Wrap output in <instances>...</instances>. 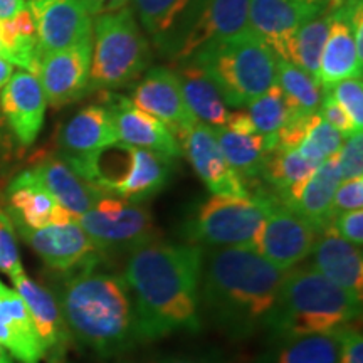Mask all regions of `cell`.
Returning <instances> with one entry per match:
<instances>
[{
  "label": "cell",
  "mask_w": 363,
  "mask_h": 363,
  "mask_svg": "<svg viewBox=\"0 0 363 363\" xmlns=\"http://www.w3.org/2000/svg\"><path fill=\"white\" fill-rule=\"evenodd\" d=\"M203 251L155 239L128 254L121 276L133 299L140 343L201 331Z\"/></svg>",
  "instance_id": "cell-1"
},
{
  "label": "cell",
  "mask_w": 363,
  "mask_h": 363,
  "mask_svg": "<svg viewBox=\"0 0 363 363\" xmlns=\"http://www.w3.org/2000/svg\"><path fill=\"white\" fill-rule=\"evenodd\" d=\"M286 271L249 247L203 251L201 315L227 338L262 333L278 306Z\"/></svg>",
  "instance_id": "cell-2"
},
{
  "label": "cell",
  "mask_w": 363,
  "mask_h": 363,
  "mask_svg": "<svg viewBox=\"0 0 363 363\" xmlns=\"http://www.w3.org/2000/svg\"><path fill=\"white\" fill-rule=\"evenodd\" d=\"M103 259L65 272L57 303L72 340L111 360L138 345L131 293L123 276L103 267Z\"/></svg>",
  "instance_id": "cell-3"
},
{
  "label": "cell",
  "mask_w": 363,
  "mask_h": 363,
  "mask_svg": "<svg viewBox=\"0 0 363 363\" xmlns=\"http://www.w3.org/2000/svg\"><path fill=\"white\" fill-rule=\"evenodd\" d=\"M362 316V303L311 266L286 271L279 301L266 328L269 342L335 333Z\"/></svg>",
  "instance_id": "cell-4"
},
{
  "label": "cell",
  "mask_w": 363,
  "mask_h": 363,
  "mask_svg": "<svg viewBox=\"0 0 363 363\" xmlns=\"http://www.w3.org/2000/svg\"><path fill=\"white\" fill-rule=\"evenodd\" d=\"M65 162L98 192L143 203L169 185L175 158L116 142Z\"/></svg>",
  "instance_id": "cell-5"
},
{
  "label": "cell",
  "mask_w": 363,
  "mask_h": 363,
  "mask_svg": "<svg viewBox=\"0 0 363 363\" xmlns=\"http://www.w3.org/2000/svg\"><path fill=\"white\" fill-rule=\"evenodd\" d=\"M217 86L227 106H247L276 83V54L251 29L211 43L190 59Z\"/></svg>",
  "instance_id": "cell-6"
},
{
  "label": "cell",
  "mask_w": 363,
  "mask_h": 363,
  "mask_svg": "<svg viewBox=\"0 0 363 363\" xmlns=\"http://www.w3.org/2000/svg\"><path fill=\"white\" fill-rule=\"evenodd\" d=\"M150 61L152 49L130 7L94 19L89 91L125 88L142 76Z\"/></svg>",
  "instance_id": "cell-7"
},
{
  "label": "cell",
  "mask_w": 363,
  "mask_h": 363,
  "mask_svg": "<svg viewBox=\"0 0 363 363\" xmlns=\"http://www.w3.org/2000/svg\"><path fill=\"white\" fill-rule=\"evenodd\" d=\"M271 194L254 197L212 195L197 203L180 227L185 242L201 247H249L256 251Z\"/></svg>",
  "instance_id": "cell-8"
},
{
  "label": "cell",
  "mask_w": 363,
  "mask_h": 363,
  "mask_svg": "<svg viewBox=\"0 0 363 363\" xmlns=\"http://www.w3.org/2000/svg\"><path fill=\"white\" fill-rule=\"evenodd\" d=\"M76 222L104 257L130 254L157 239L148 208L115 195L99 194L89 211L76 217Z\"/></svg>",
  "instance_id": "cell-9"
},
{
  "label": "cell",
  "mask_w": 363,
  "mask_h": 363,
  "mask_svg": "<svg viewBox=\"0 0 363 363\" xmlns=\"http://www.w3.org/2000/svg\"><path fill=\"white\" fill-rule=\"evenodd\" d=\"M249 0H190L174 38L162 49L175 61H190L203 45L249 29Z\"/></svg>",
  "instance_id": "cell-10"
},
{
  "label": "cell",
  "mask_w": 363,
  "mask_h": 363,
  "mask_svg": "<svg viewBox=\"0 0 363 363\" xmlns=\"http://www.w3.org/2000/svg\"><path fill=\"white\" fill-rule=\"evenodd\" d=\"M320 230L271 194L256 251L281 271H289L310 257Z\"/></svg>",
  "instance_id": "cell-11"
},
{
  "label": "cell",
  "mask_w": 363,
  "mask_h": 363,
  "mask_svg": "<svg viewBox=\"0 0 363 363\" xmlns=\"http://www.w3.org/2000/svg\"><path fill=\"white\" fill-rule=\"evenodd\" d=\"M91 52L93 38L61 51L40 54L34 76L43 86L48 104L54 108L65 106L91 93Z\"/></svg>",
  "instance_id": "cell-12"
},
{
  "label": "cell",
  "mask_w": 363,
  "mask_h": 363,
  "mask_svg": "<svg viewBox=\"0 0 363 363\" xmlns=\"http://www.w3.org/2000/svg\"><path fill=\"white\" fill-rule=\"evenodd\" d=\"M38 29V52L67 49L93 38V16L86 0H29Z\"/></svg>",
  "instance_id": "cell-13"
},
{
  "label": "cell",
  "mask_w": 363,
  "mask_h": 363,
  "mask_svg": "<svg viewBox=\"0 0 363 363\" xmlns=\"http://www.w3.org/2000/svg\"><path fill=\"white\" fill-rule=\"evenodd\" d=\"M13 227L49 269L62 274L104 257L76 220L62 225H45L43 229H29L19 224Z\"/></svg>",
  "instance_id": "cell-14"
},
{
  "label": "cell",
  "mask_w": 363,
  "mask_h": 363,
  "mask_svg": "<svg viewBox=\"0 0 363 363\" xmlns=\"http://www.w3.org/2000/svg\"><path fill=\"white\" fill-rule=\"evenodd\" d=\"M16 291L24 301L44 347V360L48 363H67L66 357L72 343L65 316L59 308L56 294L30 279L26 271L11 278Z\"/></svg>",
  "instance_id": "cell-15"
},
{
  "label": "cell",
  "mask_w": 363,
  "mask_h": 363,
  "mask_svg": "<svg viewBox=\"0 0 363 363\" xmlns=\"http://www.w3.org/2000/svg\"><path fill=\"white\" fill-rule=\"evenodd\" d=\"M182 155L187 157L195 174L214 195L225 197H251L246 184L229 165L217 143L214 130L203 123H195L179 138Z\"/></svg>",
  "instance_id": "cell-16"
},
{
  "label": "cell",
  "mask_w": 363,
  "mask_h": 363,
  "mask_svg": "<svg viewBox=\"0 0 363 363\" xmlns=\"http://www.w3.org/2000/svg\"><path fill=\"white\" fill-rule=\"evenodd\" d=\"M326 6H306L296 0H249L247 26L269 45L276 57L289 61L291 44L298 29Z\"/></svg>",
  "instance_id": "cell-17"
},
{
  "label": "cell",
  "mask_w": 363,
  "mask_h": 363,
  "mask_svg": "<svg viewBox=\"0 0 363 363\" xmlns=\"http://www.w3.org/2000/svg\"><path fill=\"white\" fill-rule=\"evenodd\" d=\"M45 101L43 86L34 74L17 71L0 89V111L21 147H30L44 126Z\"/></svg>",
  "instance_id": "cell-18"
},
{
  "label": "cell",
  "mask_w": 363,
  "mask_h": 363,
  "mask_svg": "<svg viewBox=\"0 0 363 363\" xmlns=\"http://www.w3.org/2000/svg\"><path fill=\"white\" fill-rule=\"evenodd\" d=\"M131 103L160 120L177 140L199 123L185 103L175 71L167 67L150 69L142 83L135 88Z\"/></svg>",
  "instance_id": "cell-19"
},
{
  "label": "cell",
  "mask_w": 363,
  "mask_h": 363,
  "mask_svg": "<svg viewBox=\"0 0 363 363\" xmlns=\"http://www.w3.org/2000/svg\"><path fill=\"white\" fill-rule=\"evenodd\" d=\"M118 142L135 148L150 150L170 158H180L182 148L174 133L147 111L136 108L131 99L115 96L108 103Z\"/></svg>",
  "instance_id": "cell-20"
},
{
  "label": "cell",
  "mask_w": 363,
  "mask_h": 363,
  "mask_svg": "<svg viewBox=\"0 0 363 363\" xmlns=\"http://www.w3.org/2000/svg\"><path fill=\"white\" fill-rule=\"evenodd\" d=\"M310 257L313 269L342 288L355 301H363L362 247L347 242L330 225L320 230Z\"/></svg>",
  "instance_id": "cell-21"
},
{
  "label": "cell",
  "mask_w": 363,
  "mask_h": 363,
  "mask_svg": "<svg viewBox=\"0 0 363 363\" xmlns=\"http://www.w3.org/2000/svg\"><path fill=\"white\" fill-rule=\"evenodd\" d=\"M0 345L19 363H43L44 347L22 298L0 281Z\"/></svg>",
  "instance_id": "cell-22"
},
{
  "label": "cell",
  "mask_w": 363,
  "mask_h": 363,
  "mask_svg": "<svg viewBox=\"0 0 363 363\" xmlns=\"http://www.w3.org/2000/svg\"><path fill=\"white\" fill-rule=\"evenodd\" d=\"M118 142L115 125L106 106L91 104L76 113L59 133L62 160L91 155Z\"/></svg>",
  "instance_id": "cell-23"
},
{
  "label": "cell",
  "mask_w": 363,
  "mask_h": 363,
  "mask_svg": "<svg viewBox=\"0 0 363 363\" xmlns=\"http://www.w3.org/2000/svg\"><path fill=\"white\" fill-rule=\"evenodd\" d=\"M342 175L338 167V153L328 157L313 175L306 180L301 190L294 195V199L288 203L289 208L298 212L299 216L310 220L318 230H323L331 225L333 220V211L331 202L337 192Z\"/></svg>",
  "instance_id": "cell-24"
},
{
  "label": "cell",
  "mask_w": 363,
  "mask_h": 363,
  "mask_svg": "<svg viewBox=\"0 0 363 363\" xmlns=\"http://www.w3.org/2000/svg\"><path fill=\"white\" fill-rule=\"evenodd\" d=\"M30 172L52 195L54 201L66 207L74 217L89 211L98 195L101 194L86 184L61 157L44 158Z\"/></svg>",
  "instance_id": "cell-25"
},
{
  "label": "cell",
  "mask_w": 363,
  "mask_h": 363,
  "mask_svg": "<svg viewBox=\"0 0 363 363\" xmlns=\"http://www.w3.org/2000/svg\"><path fill=\"white\" fill-rule=\"evenodd\" d=\"M175 74L185 103L199 123L211 126V128L224 126L230 111L227 110V104L222 99L217 86L202 71V67L192 61H185L180 62Z\"/></svg>",
  "instance_id": "cell-26"
},
{
  "label": "cell",
  "mask_w": 363,
  "mask_h": 363,
  "mask_svg": "<svg viewBox=\"0 0 363 363\" xmlns=\"http://www.w3.org/2000/svg\"><path fill=\"white\" fill-rule=\"evenodd\" d=\"M9 194V216L13 224L29 229H43L51 225L57 202L35 179L30 170L19 174L11 182Z\"/></svg>",
  "instance_id": "cell-27"
},
{
  "label": "cell",
  "mask_w": 363,
  "mask_h": 363,
  "mask_svg": "<svg viewBox=\"0 0 363 363\" xmlns=\"http://www.w3.org/2000/svg\"><path fill=\"white\" fill-rule=\"evenodd\" d=\"M362 71L363 62L358 61L357 57L350 27L333 13V22L330 26L328 38H326L323 52H321L318 83L321 89H328L343 79L362 78Z\"/></svg>",
  "instance_id": "cell-28"
},
{
  "label": "cell",
  "mask_w": 363,
  "mask_h": 363,
  "mask_svg": "<svg viewBox=\"0 0 363 363\" xmlns=\"http://www.w3.org/2000/svg\"><path fill=\"white\" fill-rule=\"evenodd\" d=\"M269 343L254 363H340L338 331Z\"/></svg>",
  "instance_id": "cell-29"
},
{
  "label": "cell",
  "mask_w": 363,
  "mask_h": 363,
  "mask_svg": "<svg viewBox=\"0 0 363 363\" xmlns=\"http://www.w3.org/2000/svg\"><path fill=\"white\" fill-rule=\"evenodd\" d=\"M316 169L318 167L299 155L296 148H276L274 152L267 153L259 177L276 190V197L288 206Z\"/></svg>",
  "instance_id": "cell-30"
},
{
  "label": "cell",
  "mask_w": 363,
  "mask_h": 363,
  "mask_svg": "<svg viewBox=\"0 0 363 363\" xmlns=\"http://www.w3.org/2000/svg\"><path fill=\"white\" fill-rule=\"evenodd\" d=\"M212 130L225 160L238 172L240 179H254L261 175L267 153L272 152L266 136L259 133H235L224 126Z\"/></svg>",
  "instance_id": "cell-31"
},
{
  "label": "cell",
  "mask_w": 363,
  "mask_h": 363,
  "mask_svg": "<svg viewBox=\"0 0 363 363\" xmlns=\"http://www.w3.org/2000/svg\"><path fill=\"white\" fill-rule=\"evenodd\" d=\"M0 44L4 59L34 74L38 66V29L33 13L24 9L11 19H0Z\"/></svg>",
  "instance_id": "cell-32"
},
{
  "label": "cell",
  "mask_w": 363,
  "mask_h": 363,
  "mask_svg": "<svg viewBox=\"0 0 363 363\" xmlns=\"http://www.w3.org/2000/svg\"><path fill=\"white\" fill-rule=\"evenodd\" d=\"M276 83L283 91V96L291 110V116H308L318 111L323 89L320 83L301 67L278 57Z\"/></svg>",
  "instance_id": "cell-33"
},
{
  "label": "cell",
  "mask_w": 363,
  "mask_h": 363,
  "mask_svg": "<svg viewBox=\"0 0 363 363\" xmlns=\"http://www.w3.org/2000/svg\"><path fill=\"white\" fill-rule=\"evenodd\" d=\"M331 22H333V12H331L328 2V7L323 12L299 27L291 44V54H289L288 62L301 67L316 81L321 52H323L326 38H328Z\"/></svg>",
  "instance_id": "cell-34"
},
{
  "label": "cell",
  "mask_w": 363,
  "mask_h": 363,
  "mask_svg": "<svg viewBox=\"0 0 363 363\" xmlns=\"http://www.w3.org/2000/svg\"><path fill=\"white\" fill-rule=\"evenodd\" d=\"M143 29L160 49L174 38L190 0H131Z\"/></svg>",
  "instance_id": "cell-35"
},
{
  "label": "cell",
  "mask_w": 363,
  "mask_h": 363,
  "mask_svg": "<svg viewBox=\"0 0 363 363\" xmlns=\"http://www.w3.org/2000/svg\"><path fill=\"white\" fill-rule=\"evenodd\" d=\"M247 115L251 116L257 133L269 140L272 152H274L276 145H278L276 135L291 118V110H289L278 83L272 84L269 89H266L264 93L247 104Z\"/></svg>",
  "instance_id": "cell-36"
},
{
  "label": "cell",
  "mask_w": 363,
  "mask_h": 363,
  "mask_svg": "<svg viewBox=\"0 0 363 363\" xmlns=\"http://www.w3.org/2000/svg\"><path fill=\"white\" fill-rule=\"evenodd\" d=\"M0 271L9 278L24 271L19 246H17V233L7 211L0 208Z\"/></svg>",
  "instance_id": "cell-37"
},
{
  "label": "cell",
  "mask_w": 363,
  "mask_h": 363,
  "mask_svg": "<svg viewBox=\"0 0 363 363\" xmlns=\"http://www.w3.org/2000/svg\"><path fill=\"white\" fill-rule=\"evenodd\" d=\"M330 94L348 113L358 131L363 128V83L362 78H348L328 88Z\"/></svg>",
  "instance_id": "cell-38"
},
{
  "label": "cell",
  "mask_w": 363,
  "mask_h": 363,
  "mask_svg": "<svg viewBox=\"0 0 363 363\" xmlns=\"http://www.w3.org/2000/svg\"><path fill=\"white\" fill-rule=\"evenodd\" d=\"M306 138H310L326 158L337 155L343 147V136L340 135V131L326 123L323 118L318 115V111L313 113L310 118Z\"/></svg>",
  "instance_id": "cell-39"
},
{
  "label": "cell",
  "mask_w": 363,
  "mask_h": 363,
  "mask_svg": "<svg viewBox=\"0 0 363 363\" xmlns=\"http://www.w3.org/2000/svg\"><path fill=\"white\" fill-rule=\"evenodd\" d=\"M340 175L343 180L363 177V135L355 133L348 136L347 143H343L338 152Z\"/></svg>",
  "instance_id": "cell-40"
},
{
  "label": "cell",
  "mask_w": 363,
  "mask_h": 363,
  "mask_svg": "<svg viewBox=\"0 0 363 363\" xmlns=\"http://www.w3.org/2000/svg\"><path fill=\"white\" fill-rule=\"evenodd\" d=\"M318 115L323 118L326 123L333 126L335 130L340 131V135H342L343 138H348V136L355 133H362V131H358L355 128V125H353L348 113L335 101V98L331 96L328 89H323V96H321L320 108H318Z\"/></svg>",
  "instance_id": "cell-41"
},
{
  "label": "cell",
  "mask_w": 363,
  "mask_h": 363,
  "mask_svg": "<svg viewBox=\"0 0 363 363\" xmlns=\"http://www.w3.org/2000/svg\"><path fill=\"white\" fill-rule=\"evenodd\" d=\"M362 207H363V177L340 182L337 192L333 195V202H331L333 217L342 214V212L362 211Z\"/></svg>",
  "instance_id": "cell-42"
},
{
  "label": "cell",
  "mask_w": 363,
  "mask_h": 363,
  "mask_svg": "<svg viewBox=\"0 0 363 363\" xmlns=\"http://www.w3.org/2000/svg\"><path fill=\"white\" fill-rule=\"evenodd\" d=\"M331 227L340 238L353 244V246H363V212L350 211L335 216L331 220Z\"/></svg>",
  "instance_id": "cell-43"
},
{
  "label": "cell",
  "mask_w": 363,
  "mask_h": 363,
  "mask_svg": "<svg viewBox=\"0 0 363 363\" xmlns=\"http://www.w3.org/2000/svg\"><path fill=\"white\" fill-rule=\"evenodd\" d=\"M340 363H363V338L357 325H348L338 330Z\"/></svg>",
  "instance_id": "cell-44"
},
{
  "label": "cell",
  "mask_w": 363,
  "mask_h": 363,
  "mask_svg": "<svg viewBox=\"0 0 363 363\" xmlns=\"http://www.w3.org/2000/svg\"><path fill=\"white\" fill-rule=\"evenodd\" d=\"M224 128L230 130V131H235V133H244V135L257 133L256 126H254L251 116L247 115V111L229 113Z\"/></svg>",
  "instance_id": "cell-45"
},
{
  "label": "cell",
  "mask_w": 363,
  "mask_h": 363,
  "mask_svg": "<svg viewBox=\"0 0 363 363\" xmlns=\"http://www.w3.org/2000/svg\"><path fill=\"white\" fill-rule=\"evenodd\" d=\"M86 2H88L93 19H96V17L104 16V13H113L128 7L131 0H86Z\"/></svg>",
  "instance_id": "cell-46"
},
{
  "label": "cell",
  "mask_w": 363,
  "mask_h": 363,
  "mask_svg": "<svg viewBox=\"0 0 363 363\" xmlns=\"http://www.w3.org/2000/svg\"><path fill=\"white\" fill-rule=\"evenodd\" d=\"M27 7V0H0V19H11Z\"/></svg>",
  "instance_id": "cell-47"
},
{
  "label": "cell",
  "mask_w": 363,
  "mask_h": 363,
  "mask_svg": "<svg viewBox=\"0 0 363 363\" xmlns=\"http://www.w3.org/2000/svg\"><path fill=\"white\" fill-rule=\"evenodd\" d=\"M155 363H220L214 360L211 357H202V355H170L163 357Z\"/></svg>",
  "instance_id": "cell-48"
},
{
  "label": "cell",
  "mask_w": 363,
  "mask_h": 363,
  "mask_svg": "<svg viewBox=\"0 0 363 363\" xmlns=\"http://www.w3.org/2000/svg\"><path fill=\"white\" fill-rule=\"evenodd\" d=\"M11 145V130L6 123V118H4L2 111H0V148L6 150Z\"/></svg>",
  "instance_id": "cell-49"
},
{
  "label": "cell",
  "mask_w": 363,
  "mask_h": 363,
  "mask_svg": "<svg viewBox=\"0 0 363 363\" xmlns=\"http://www.w3.org/2000/svg\"><path fill=\"white\" fill-rule=\"evenodd\" d=\"M13 74V66L11 62H7L6 59H0V89L7 84V81L11 79Z\"/></svg>",
  "instance_id": "cell-50"
},
{
  "label": "cell",
  "mask_w": 363,
  "mask_h": 363,
  "mask_svg": "<svg viewBox=\"0 0 363 363\" xmlns=\"http://www.w3.org/2000/svg\"><path fill=\"white\" fill-rule=\"evenodd\" d=\"M0 363H13V358L11 357V353H9L2 345H0Z\"/></svg>",
  "instance_id": "cell-51"
},
{
  "label": "cell",
  "mask_w": 363,
  "mask_h": 363,
  "mask_svg": "<svg viewBox=\"0 0 363 363\" xmlns=\"http://www.w3.org/2000/svg\"><path fill=\"white\" fill-rule=\"evenodd\" d=\"M299 4H306V6H326L330 0H296Z\"/></svg>",
  "instance_id": "cell-52"
},
{
  "label": "cell",
  "mask_w": 363,
  "mask_h": 363,
  "mask_svg": "<svg viewBox=\"0 0 363 363\" xmlns=\"http://www.w3.org/2000/svg\"><path fill=\"white\" fill-rule=\"evenodd\" d=\"M0 59H4V49H2V44H0Z\"/></svg>",
  "instance_id": "cell-53"
}]
</instances>
